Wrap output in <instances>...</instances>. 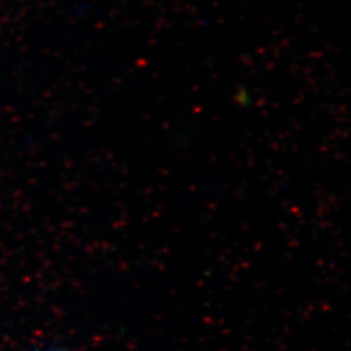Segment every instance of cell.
<instances>
[{
	"label": "cell",
	"mask_w": 351,
	"mask_h": 351,
	"mask_svg": "<svg viewBox=\"0 0 351 351\" xmlns=\"http://www.w3.org/2000/svg\"><path fill=\"white\" fill-rule=\"evenodd\" d=\"M36 351H72L71 349H68L66 346L63 345H58V343H50V345H45V346H40L38 348Z\"/></svg>",
	"instance_id": "6da1fadb"
}]
</instances>
